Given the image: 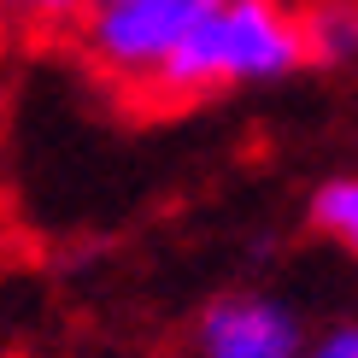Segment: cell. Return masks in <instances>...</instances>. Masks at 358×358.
Here are the masks:
<instances>
[{
    "mask_svg": "<svg viewBox=\"0 0 358 358\" xmlns=\"http://www.w3.org/2000/svg\"><path fill=\"white\" fill-rule=\"evenodd\" d=\"M306 65L300 12L282 0H212L171 53V65L153 77L159 100H200L223 88H264L288 83Z\"/></svg>",
    "mask_w": 358,
    "mask_h": 358,
    "instance_id": "6da1fadb",
    "label": "cell"
},
{
    "mask_svg": "<svg viewBox=\"0 0 358 358\" xmlns=\"http://www.w3.org/2000/svg\"><path fill=\"white\" fill-rule=\"evenodd\" d=\"M206 6L212 0H106L83 12V48L112 83L153 88Z\"/></svg>",
    "mask_w": 358,
    "mask_h": 358,
    "instance_id": "7a4b0ae2",
    "label": "cell"
},
{
    "mask_svg": "<svg viewBox=\"0 0 358 358\" xmlns=\"http://www.w3.org/2000/svg\"><path fill=\"white\" fill-rule=\"evenodd\" d=\"M306 323L276 294H217L194 323V358H300Z\"/></svg>",
    "mask_w": 358,
    "mask_h": 358,
    "instance_id": "3957f363",
    "label": "cell"
},
{
    "mask_svg": "<svg viewBox=\"0 0 358 358\" xmlns=\"http://www.w3.org/2000/svg\"><path fill=\"white\" fill-rule=\"evenodd\" d=\"M300 36L311 65H352L358 59V0H311L300 12Z\"/></svg>",
    "mask_w": 358,
    "mask_h": 358,
    "instance_id": "277c9868",
    "label": "cell"
},
{
    "mask_svg": "<svg viewBox=\"0 0 358 358\" xmlns=\"http://www.w3.org/2000/svg\"><path fill=\"white\" fill-rule=\"evenodd\" d=\"M306 217H311V229L329 235L347 259H358V176H329V182H317Z\"/></svg>",
    "mask_w": 358,
    "mask_h": 358,
    "instance_id": "5b68a950",
    "label": "cell"
},
{
    "mask_svg": "<svg viewBox=\"0 0 358 358\" xmlns=\"http://www.w3.org/2000/svg\"><path fill=\"white\" fill-rule=\"evenodd\" d=\"M0 12L18 24H77L88 0H0Z\"/></svg>",
    "mask_w": 358,
    "mask_h": 358,
    "instance_id": "8992f818",
    "label": "cell"
},
{
    "mask_svg": "<svg viewBox=\"0 0 358 358\" xmlns=\"http://www.w3.org/2000/svg\"><path fill=\"white\" fill-rule=\"evenodd\" d=\"M300 358H358V323H335V329L311 335Z\"/></svg>",
    "mask_w": 358,
    "mask_h": 358,
    "instance_id": "52a82bcc",
    "label": "cell"
},
{
    "mask_svg": "<svg viewBox=\"0 0 358 358\" xmlns=\"http://www.w3.org/2000/svg\"><path fill=\"white\" fill-rule=\"evenodd\" d=\"M88 6H106V0H88Z\"/></svg>",
    "mask_w": 358,
    "mask_h": 358,
    "instance_id": "ba28073f",
    "label": "cell"
}]
</instances>
